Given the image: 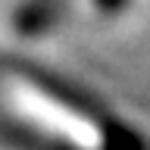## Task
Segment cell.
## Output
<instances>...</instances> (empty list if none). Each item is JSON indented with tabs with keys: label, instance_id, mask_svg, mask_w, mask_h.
<instances>
[{
	"label": "cell",
	"instance_id": "cell-1",
	"mask_svg": "<svg viewBox=\"0 0 150 150\" xmlns=\"http://www.w3.org/2000/svg\"><path fill=\"white\" fill-rule=\"evenodd\" d=\"M3 134L22 150H78L75 144L56 138V134H44V131L28 128L25 122H3Z\"/></svg>",
	"mask_w": 150,
	"mask_h": 150
},
{
	"label": "cell",
	"instance_id": "cell-2",
	"mask_svg": "<svg viewBox=\"0 0 150 150\" xmlns=\"http://www.w3.org/2000/svg\"><path fill=\"white\" fill-rule=\"evenodd\" d=\"M97 138H100V150H147V144H144V138L138 131L128 128L125 122L112 119V116L97 131Z\"/></svg>",
	"mask_w": 150,
	"mask_h": 150
}]
</instances>
